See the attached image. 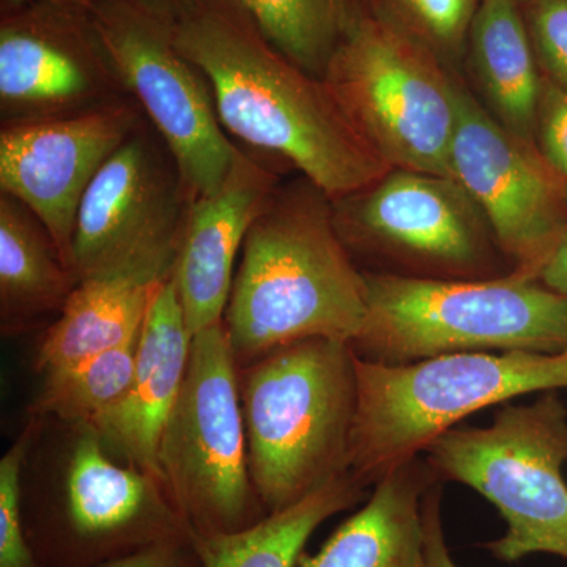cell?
<instances>
[{
  "mask_svg": "<svg viewBox=\"0 0 567 567\" xmlns=\"http://www.w3.org/2000/svg\"><path fill=\"white\" fill-rule=\"evenodd\" d=\"M240 398L249 475L268 514L350 472L358 406L352 344L311 338L278 347L245 372Z\"/></svg>",
  "mask_w": 567,
  "mask_h": 567,
  "instance_id": "cell-3",
  "label": "cell"
},
{
  "mask_svg": "<svg viewBox=\"0 0 567 567\" xmlns=\"http://www.w3.org/2000/svg\"><path fill=\"white\" fill-rule=\"evenodd\" d=\"M450 169L486 216L514 274L537 279L567 227L557 174L535 145L499 125L462 82Z\"/></svg>",
  "mask_w": 567,
  "mask_h": 567,
  "instance_id": "cell-13",
  "label": "cell"
},
{
  "mask_svg": "<svg viewBox=\"0 0 567 567\" xmlns=\"http://www.w3.org/2000/svg\"><path fill=\"white\" fill-rule=\"evenodd\" d=\"M517 3H520V6H524L525 2H528V0H516Z\"/></svg>",
  "mask_w": 567,
  "mask_h": 567,
  "instance_id": "cell-33",
  "label": "cell"
},
{
  "mask_svg": "<svg viewBox=\"0 0 567 567\" xmlns=\"http://www.w3.org/2000/svg\"><path fill=\"white\" fill-rule=\"evenodd\" d=\"M446 69L465 59L470 25L481 0H369Z\"/></svg>",
  "mask_w": 567,
  "mask_h": 567,
  "instance_id": "cell-24",
  "label": "cell"
},
{
  "mask_svg": "<svg viewBox=\"0 0 567 567\" xmlns=\"http://www.w3.org/2000/svg\"><path fill=\"white\" fill-rule=\"evenodd\" d=\"M424 453L440 481L475 488L505 518V536L484 546L492 557L567 558V412L558 394L503 405L488 427L450 429Z\"/></svg>",
  "mask_w": 567,
  "mask_h": 567,
  "instance_id": "cell-7",
  "label": "cell"
},
{
  "mask_svg": "<svg viewBox=\"0 0 567 567\" xmlns=\"http://www.w3.org/2000/svg\"><path fill=\"white\" fill-rule=\"evenodd\" d=\"M357 379L349 470L371 486L477 410L567 388V349L451 353L404 364L357 357Z\"/></svg>",
  "mask_w": 567,
  "mask_h": 567,
  "instance_id": "cell-5",
  "label": "cell"
},
{
  "mask_svg": "<svg viewBox=\"0 0 567 567\" xmlns=\"http://www.w3.org/2000/svg\"><path fill=\"white\" fill-rule=\"evenodd\" d=\"M144 121V112L130 99L71 117L2 125L0 193L40 219L70 268L82 197Z\"/></svg>",
  "mask_w": 567,
  "mask_h": 567,
  "instance_id": "cell-14",
  "label": "cell"
},
{
  "mask_svg": "<svg viewBox=\"0 0 567 567\" xmlns=\"http://www.w3.org/2000/svg\"><path fill=\"white\" fill-rule=\"evenodd\" d=\"M91 11L123 87L173 155L189 200L215 193L238 145L219 122L203 71L175 44L173 25L130 0H96Z\"/></svg>",
  "mask_w": 567,
  "mask_h": 567,
  "instance_id": "cell-10",
  "label": "cell"
},
{
  "mask_svg": "<svg viewBox=\"0 0 567 567\" xmlns=\"http://www.w3.org/2000/svg\"><path fill=\"white\" fill-rule=\"evenodd\" d=\"M130 99L89 7L2 10V125L71 117Z\"/></svg>",
  "mask_w": 567,
  "mask_h": 567,
  "instance_id": "cell-11",
  "label": "cell"
},
{
  "mask_svg": "<svg viewBox=\"0 0 567 567\" xmlns=\"http://www.w3.org/2000/svg\"><path fill=\"white\" fill-rule=\"evenodd\" d=\"M323 82L390 169L451 177L461 80L371 2L354 11Z\"/></svg>",
  "mask_w": 567,
  "mask_h": 567,
  "instance_id": "cell-6",
  "label": "cell"
},
{
  "mask_svg": "<svg viewBox=\"0 0 567 567\" xmlns=\"http://www.w3.org/2000/svg\"><path fill=\"white\" fill-rule=\"evenodd\" d=\"M352 472L333 477L300 502L267 514L251 527L221 535H189L203 567H297L317 528L363 498Z\"/></svg>",
  "mask_w": 567,
  "mask_h": 567,
  "instance_id": "cell-21",
  "label": "cell"
},
{
  "mask_svg": "<svg viewBox=\"0 0 567 567\" xmlns=\"http://www.w3.org/2000/svg\"><path fill=\"white\" fill-rule=\"evenodd\" d=\"M235 354L224 323L192 338L188 371L159 445L164 492L189 535H221L267 516L249 475Z\"/></svg>",
  "mask_w": 567,
  "mask_h": 567,
  "instance_id": "cell-8",
  "label": "cell"
},
{
  "mask_svg": "<svg viewBox=\"0 0 567 567\" xmlns=\"http://www.w3.org/2000/svg\"><path fill=\"white\" fill-rule=\"evenodd\" d=\"M141 336V334H140ZM140 336L112 349L44 372L33 416L52 415L92 425L128 390L136 368Z\"/></svg>",
  "mask_w": 567,
  "mask_h": 567,
  "instance_id": "cell-23",
  "label": "cell"
},
{
  "mask_svg": "<svg viewBox=\"0 0 567 567\" xmlns=\"http://www.w3.org/2000/svg\"><path fill=\"white\" fill-rule=\"evenodd\" d=\"M368 315L352 349L361 360L404 364L464 352L567 349V295L514 274L440 279L364 274Z\"/></svg>",
  "mask_w": 567,
  "mask_h": 567,
  "instance_id": "cell-4",
  "label": "cell"
},
{
  "mask_svg": "<svg viewBox=\"0 0 567 567\" xmlns=\"http://www.w3.org/2000/svg\"><path fill=\"white\" fill-rule=\"evenodd\" d=\"M540 156L559 177L567 181V91L543 87L536 123Z\"/></svg>",
  "mask_w": 567,
  "mask_h": 567,
  "instance_id": "cell-27",
  "label": "cell"
},
{
  "mask_svg": "<svg viewBox=\"0 0 567 567\" xmlns=\"http://www.w3.org/2000/svg\"><path fill=\"white\" fill-rule=\"evenodd\" d=\"M265 40L323 81L360 0H230Z\"/></svg>",
  "mask_w": 567,
  "mask_h": 567,
  "instance_id": "cell-22",
  "label": "cell"
},
{
  "mask_svg": "<svg viewBox=\"0 0 567 567\" xmlns=\"http://www.w3.org/2000/svg\"><path fill=\"white\" fill-rule=\"evenodd\" d=\"M173 35L208 81L223 128L249 151L290 164L331 200L390 171L328 85L276 51L230 0H193Z\"/></svg>",
  "mask_w": 567,
  "mask_h": 567,
  "instance_id": "cell-1",
  "label": "cell"
},
{
  "mask_svg": "<svg viewBox=\"0 0 567 567\" xmlns=\"http://www.w3.org/2000/svg\"><path fill=\"white\" fill-rule=\"evenodd\" d=\"M465 61L484 110L507 132L535 145L543 82L520 3L481 0Z\"/></svg>",
  "mask_w": 567,
  "mask_h": 567,
  "instance_id": "cell-19",
  "label": "cell"
},
{
  "mask_svg": "<svg viewBox=\"0 0 567 567\" xmlns=\"http://www.w3.org/2000/svg\"><path fill=\"white\" fill-rule=\"evenodd\" d=\"M224 327L235 358L323 338L349 342L363 328V271L336 229L333 203L308 178L268 197L241 249Z\"/></svg>",
  "mask_w": 567,
  "mask_h": 567,
  "instance_id": "cell-2",
  "label": "cell"
},
{
  "mask_svg": "<svg viewBox=\"0 0 567 567\" xmlns=\"http://www.w3.org/2000/svg\"><path fill=\"white\" fill-rule=\"evenodd\" d=\"M278 185L262 153L238 147L221 186L189 204L173 274L189 334L223 322L237 254Z\"/></svg>",
  "mask_w": 567,
  "mask_h": 567,
  "instance_id": "cell-15",
  "label": "cell"
},
{
  "mask_svg": "<svg viewBox=\"0 0 567 567\" xmlns=\"http://www.w3.org/2000/svg\"><path fill=\"white\" fill-rule=\"evenodd\" d=\"M2 2V10L20 9V7L31 6V3H69V6L91 7L96 0H0Z\"/></svg>",
  "mask_w": 567,
  "mask_h": 567,
  "instance_id": "cell-32",
  "label": "cell"
},
{
  "mask_svg": "<svg viewBox=\"0 0 567 567\" xmlns=\"http://www.w3.org/2000/svg\"><path fill=\"white\" fill-rule=\"evenodd\" d=\"M37 429L39 416H33L0 461V567H44L29 540L21 495L22 465Z\"/></svg>",
  "mask_w": 567,
  "mask_h": 567,
  "instance_id": "cell-25",
  "label": "cell"
},
{
  "mask_svg": "<svg viewBox=\"0 0 567 567\" xmlns=\"http://www.w3.org/2000/svg\"><path fill=\"white\" fill-rule=\"evenodd\" d=\"M47 227L24 204L0 193V315L6 330H20L61 312L74 287Z\"/></svg>",
  "mask_w": 567,
  "mask_h": 567,
  "instance_id": "cell-20",
  "label": "cell"
},
{
  "mask_svg": "<svg viewBox=\"0 0 567 567\" xmlns=\"http://www.w3.org/2000/svg\"><path fill=\"white\" fill-rule=\"evenodd\" d=\"M130 2L137 9L147 11L152 17L173 25L192 6L193 0H130Z\"/></svg>",
  "mask_w": 567,
  "mask_h": 567,
  "instance_id": "cell-31",
  "label": "cell"
},
{
  "mask_svg": "<svg viewBox=\"0 0 567 567\" xmlns=\"http://www.w3.org/2000/svg\"><path fill=\"white\" fill-rule=\"evenodd\" d=\"M520 7L537 63L567 91V0H528Z\"/></svg>",
  "mask_w": 567,
  "mask_h": 567,
  "instance_id": "cell-26",
  "label": "cell"
},
{
  "mask_svg": "<svg viewBox=\"0 0 567 567\" xmlns=\"http://www.w3.org/2000/svg\"><path fill=\"white\" fill-rule=\"evenodd\" d=\"M189 204L173 155L145 118L82 197L71 244L78 282L142 260L177 259Z\"/></svg>",
  "mask_w": 567,
  "mask_h": 567,
  "instance_id": "cell-12",
  "label": "cell"
},
{
  "mask_svg": "<svg viewBox=\"0 0 567 567\" xmlns=\"http://www.w3.org/2000/svg\"><path fill=\"white\" fill-rule=\"evenodd\" d=\"M435 481L421 458L395 466L375 483L369 502L298 567L423 566V499Z\"/></svg>",
  "mask_w": 567,
  "mask_h": 567,
  "instance_id": "cell-18",
  "label": "cell"
},
{
  "mask_svg": "<svg viewBox=\"0 0 567 567\" xmlns=\"http://www.w3.org/2000/svg\"><path fill=\"white\" fill-rule=\"evenodd\" d=\"M333 203L347 248L386 257L423 278L502 276V249L464 186L450 175L390 169Z\"/></svg>",
  "mask_w": 567,
  "mask_h": 567,
  "instance_id": "cell-9",
  "label": "cell"
},
{
  "mask_svg": "<svg viewBox=\"0 0 567 567\" xmlns=\"http://www.w3.org/2000/svg\"><path fill=\"white\" fill-rule=\"evenodd\" d=\"M537 279L555 292L567 295V227L546 264L540 268Z\"/></svg>",
  "mask_w": 567,
  "mask_h": 567,
  "instance_id": "cell-30",
  "label": "cell"
},
{
  "mask_svg": "<svg viewBox=\"0 0 567 567\" xmlns=\"http://www.w3.org/2000/svg\"><path fill=\"white\" fill-rule=\"evenodd\" d=\"M175 259L142 260L82 279L44 334L37 369L51 371L132 341L155 293L173 278Z\"/></svg>",
  "mask_w": 567,
  "mask_h": 567,
  "instance_id": "cell-17",
  "label": "cell"
},
{
  "mask_svg": "<svg viewBox=\"0 0 567 567\" xmlns=\"http://www.w3.org/2000/svg\"><path fill=\"white\" fill-rule=\"evenodd\" d=\"M424 561L421 567H461L451 557L442 520V486L435 481L423 499Z\"/></svg>",
  "mask_w": 567,
  "mask_h": 567,
  "instance_id": "cell-29",
  "label": "cell"
},
{
  "mask_svg": "<svg viewBox=\"0 0 567 567\" xmlns=\"http://www.w3.org/2000/svg\"><path fill=\"white\" fill-rule=\"evenodd\" d=\"M192 338L171 278L153 297L142 323L128 390L91 425L103 445L117 451L163 492L159 445L188 371Z\"/></svg>",
  "mask_w": 567,
  "mask_h": 567,
  "instance_id": "cell-16",
  "label": "cell"
},
{
  "mask_svg": "<svg viewBox=\"0 0 567 567\" xmlns=\"http://www.w3.org/2000/svg\"><path fill=\"white\" fill-rule=\"evenodd\" d=\"M93 567H203L192 539L175 537Z\"/></svg>",
  "mask_w": 567,
  "mask_h": 567,
  "instance_id": "cell-28",
  "label": "cell"
}]
</instances>
